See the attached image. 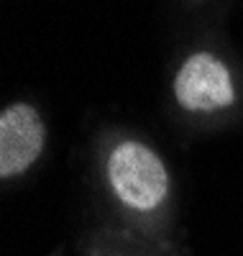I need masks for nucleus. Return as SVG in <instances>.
Instances as JSON below:
<instances>
[{
    "label": "nucleus",
    "instance_id": "nucleus-1",
    "mask_svg": "<svg viewBox=\"0 0 243 256\" xmlns=\"http://www.w3.org/2000/svg\"><path fill=\"white\" fill-rule=\"evenodd\" d=\"M108 180L123 205L141 212L159 208L169 195V174L164 162L141 141H123L110 152Z\"/></svg>",
    "mask_w": 243,
    "mask_h": 256
},
{
    "label": "nucleus",
    "instance_id": "nucleus-2",
    "mask_svg": "<svg viewBox=\"0 0 243 256\" xmlns=\"http://www.w3.org/2000/svg\"><path fill=\"white\" fill-rule=\"evenodd\" d=\"M174 98L190 113H215L230 108L236 100L230 72L218 56L192 54L174 77Z\"/></svg>",
    "mask_w": 243,
    "mask_h": 256
},
{
    "label": "nucleus",
    "instance_id": "nucleus-3",
    "mask_svg": "<svg viewBox=\"0 0 243 256\" xmlns=\"http://www.w3.org/2000/svg\"><path fill=\"white\" fill-rule=\"evenodd\" d=\"M46 128L38 110L28 102H13L0 113V177L24 174L41 156Z\"/></svg>",
    "mask_w": 243,
    "mask_h": 256
}]
</instances>
